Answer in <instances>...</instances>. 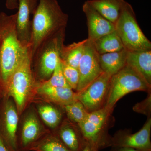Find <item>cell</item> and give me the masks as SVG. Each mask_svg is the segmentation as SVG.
<instances>
[{"label":"cell","mask_w":151,"mask_h":151,"mask_svg":"<svg viewBox=\"0 0 151 151\" xmlns=\"http://www.w3.org/2000/svg\"><path fill=\"white\" fill-rule=\"evenodd\" d=\"M17 14L0 13V85L4 90L9 78L27 51L19 40Z\"/></svg>","instance_id":"cell-1"},{"label":"cell","mask_w":151,"mask_h":151,"mask_svg":"<svg viewBox=\"0 0 151 151\" xmlns=\"http://www.w3.org/2000/svg\"><path fill=\"white\" fill-rule=\"evenodd\" d=\"M68 20V15L63 11L57 0H38L32 17L29 47L32 57L45 40L66 28Z\"/></svg>","instance_id":"cell-2"},{"label":"cell","mask_w":151,"mask_h":151,"mask_svg":"<svg viewBox=\"0 0 151 151\" xmlns=\"http://www.w3.org/2000/svg\"><path fill=\"white\" fill-rule=\"evenodd\" d=\"M37 82L32 70L29 48L9 78L4 90V96L13 99L19 115H21L35 93Z\"/></svg>","instance_id":"cell-3"},{"label":"cell","mask_w":151,"mask_h":151,"mask_svg":"<svg viewBox=\"0 0 151 151\" xmlns=\"http://www.w3.org/2000/svg\"><path fill=\"white\" fill-rule=\"evenodd\" d=\"M65 37L63 29L45 40L32 57V70L37 82L46 81L51 76L60 57Z\"/></svg>","instance_id":"cell-4"},{"label":"cell","mask_w":151,"mask_h":151,"mask_svg":"<svg viewBox=\"0 0 151 151\" xmlns=\"http://www.w3.org/2000/svg\"><path fill=\"white\" fill-rule=\"evenodd\" d=\"M115 31L129 51L151 50V42L138 24L133 7L126 1L116 23Z\"/></svg>","instance_id":"cell-5"},{"label":"cell","mask_w":151,"mask_h":151,"mask_svg":"<svg viewBox=\"0 0 151 151\" xmlns=\"http://www.w3.org/2000/svg\"><path fill=\"white\" fill-rule=\"evenodd\" d=\"M151 86L138 72L126 65L112 76L105 108L113 111L116 103L125 95L135 91L151 92Z\"/></svg>","instance_id":"cell-6"},{"label":"cell","mask_w":151,"mask_h":151,"mask_svg":"<svg viewBox=\"0 0 151 151\" xmlns=\"http://www.w3.org/2000/svg\"><path fill=\"white\" fill-rule=\"evenodd\" d=\"M113 111L105 107L88 113L83 122L77 124L86 142L99 150L111 146V137L108 133Z\"/></svg>","instance_id":"cell-7"},{"label":"cell","mask_w":151,"mask_h":151,"mask_svg":"<svg viewBox=\"0 0 151 151\" xmlns=\"http://www.w3.org/2000/svg\"><path fill=\"white\" fill-rule=\"evenodd\" d=\"M111 76L103 72L86 88L78 92V100L88 113L105 107L108 98Z\"/></svg>","instance_id":"cell-8"},{"label":"cell","mask_w":151,"mask_h":151,"mask_svg":"<svg viewBox=\"0 0 151 151\" xmlns=\"http://www.w3.org/2000/svg\"><path fill=\"white\" fill-rule=\"evenodd\" d=\"M99 55L93 42L87 38L78 66L79 80L76 91L77 93L84 90L104 72L99 62Z\"/></svg>","instance_id":"cell-9"},{"label":"cell","mask_w":151,"mask_h":151,"mask_svg":"<svg viewBox=\"0 0 151 151\" xmlns=\"http://www.w3.org/2000/svg\"><path fill=\"white\" fill-rule=\"evenodd\" d=\"M0 110V132L8 145L13 151H19L17 135L19 114L14 102L11 97L4 96Z\"/></svg>","instance_id":"cell-10"},{"label":"cell","mask_w":151,"mask_h":151,"mask_svg":"<svg viewBox=\"0 0 151 151\" xmlns=\"http://www.w3.org/2000/svg\"><path fill=\"white\" fill-rule=\"evenodd\" d=\"M151 118H148L142 128L134 134L126 130L116 132L111 139V147L132 148L141 151H151Z\"/></svg>","instance_id":"cell-11"},{"label":"cell","mask_w":151,"mask_h":151,"mask_svg":"<svg viewBox=\"0 0 151 151\" xmlns=\"http://www.w3.org/2000/svg\"><path fill=\"white\" fill-rule=\"evenodd\" d=\"M38 0H18L16 26L19 40L24 47H29L32 36L31 15L36 9Z\"/></svg>","instance_id":"cell-12"},{"label":"cell","mask_w":151,"mask_h":151,"mask_svg":"<svg viewBox=\"0 0 151 151\" xmlns=\"http://www.w3.org/2000/svg\"><path fill=\"white\" fill-rule=\"evenodd\" d=\"M49 133L41 124L37 115L30 111L26 115L19 139L17 140L19 151H27L32 145Z\"/></svg>","instance_id":"cell-13"},{"label":"cell","mask_w":151,"mask_h":151,"mask_svg":"<svg viewBox=\"0 0 151 151\" xmlns=\"http://www.w3.org/2000/svg\"><path fill=\"white\" fill-rule=\"evenodd\" d=\"M82 10L87 20L88 31L87 38L89 40L94 42L115 30V24L95 10L87 1L82 6Z\"/></svg>","instance_id":"cell-14"},{"label":"cell","mask_w":151,"mask_h":151,"mask_svg":"<svg viewBox=\"0 0 151 151\" xmlns=\"http://www.w3.org/2000/svg\"><path fill=\"white\" fill-rule=\"evenodd\" d=\"M35 94L44 100L63 108L78 100V94L69 87L44 86L37 82Z\"/></svg>","instance_id":"cell-15"},{"label":"cell","mask_w":151,"mask_h":151,"mask_svg":"<svg viewBox=\"0 0 151 151\" xmlns=\"http://www.w3.org/2000/svg\"><path fill=\"white\" fill-rule=\"evenodd\" d=\"M72 122L63 123L56 134L60 140L70 151H81L88 143L84 139L79 127L76 128Z\"/></svg>","instance_id":"cell-16"},{"label":"cell","mask_w":151,"mask_h":151,"mask_svg":"<svg viewBox=\"0 0 151 151\" xmlns=\"http://www.w3.org/2000/svg\"><path fill=\"white\" fill-rule=\"evenodd\" d=\"M127 64L138 72L151 86V50L128 51Z\"/></svg>","instance_id":"cell-17"},{"label":"cell","mask_w":151,"mask_h":151,"mask_svg":"<svg viewBox=\"0 0 151 151\" xmlns=\"http://www.w3.org/2000/svg\"><path fill=\"white\" fill-rule=\"evenodd\" d=\"M128 52L124 48L119 51L99 55V62L103 72L111 76L119 72L127 64Z\"/></svg>","instance_id":"cell-18"},{"label":"cell","mask_w":151,"mask_h":151,"mask_svg":"<svg viewBox=\"0 0 151 151\" xmlns=\"http://www.w3.org/2000/svg\"><path fill=\"white\" fill-rule=\"evenodd\" d=\"M125 0H88L87 2L101 15L115 24Z\"/></svg>","instance_id":"cell-19"},{"label":"cell","mask_w":151,"mask_h":151,"mask_svg":"<svg viewBox=\"0 0 151 151\" xmlns=\"http://www.w3.org/2000/svg\"><path fill=\"white\" fill-rule=\"evenodd\" d=\"M94 47L99 55L120 51L124 47L116 31L103 36L93 42Z\"/></svg>","instance_id":"cell-20"},{"label":"cell","mask_w":151,"mask_h":151,"mask_svg":"<svg viewBox=\"0 0 151 151\" xmlns=\"http://www.w3.org/2000/svg\"><path fill=\"white\" fill-rule=\"evenodd\" d=\"M87 40V38L67 46L64 45L60 57V60L68 65L78 69Z\"/></svg>","instance_id":"cell-21"},{"label":"cell","mask_w":151,"mask_h":151,"mask_svg":"<svg viewBox=\"0 0 151 151\" xmlns=\"http://www.w3.org/2000/svg\"><path fill=\"white\" fill-rule=\"evenodd\" d=\"M28 151H70L55 134L50 132L32 145Z\"/></svg>","instance_id":"cell-22"},{"label":"cell","mask_w":151,"mask_h":151,"mask_svg":"<svg viewBox=\"0 0 151 151\" xmlns=\"http://www.w3.org/2000/svg\"><path fill=\"white\" fill-rule=\"evenodd\" d=\"M37 112L43 122L52 129L58 127L61 122L62 113L53 105L41 104L38 106Z\"/></svg>","instance_id":"cell-23"},{"label":"cell","mask_w":151,"mask_h":151,"mask_svg":"<svg viewBox=\"0 0 151 151\" xmlns=\"http://www.w3.org/2000/svg\"><path fill=\"white\" fill-rule=\"evenodd\" d=\"M63 108L68 120L72 123L76 124L83 122L89 113L83 104L78 100L74 103L65 105Z\"/></svg>","instance_id":"cell-24"},{"label":"cell","mask_w":151,"mask_h":151,"mask_svg":"<svg viewBox=\"0 0 151 151\" xmlns=\"http://www.w3.org/2000/svg\"><path fill=\"white\" fill-rule=\"evenodd\" d=\"M38 83L44 86L70 88L63 73L60 58L58 60L56 67L50 78L46 81Z\"/></svg>","instance_id":"cell-25"},{"label":"cell","mask_w":151,"mask_h":151,"mask_svg":"<svg viewBox=\"0 0 151 151\" xmlns=\"http://www.w3.org/2000/svg\"><path fill=\"white\" fill-rule=\"evenodd\" d=\"M60 62L63 73L67 84L71 89L76 91L79 80L78 69L68 65L61 60Z\"/></svg>","instance_id":"cell-26"},{"label":"cell","mask_w":151,"mask_h":151,"mask_svg":"<svg viewBox=\"0 0 151 151\" xmlns=\"http://www.w3.org/2000/svg\"><path fill=\"white\" fill-rule=\"evenodd\" d=\"M151 94L149 92L148 95L145 100L140 103H137L133 108L135 112L142 113L151 118Z\"/></svg>","instance_id":"cell-27"},{"label":"cell","mask_w":151,"mask_h":151,"mask_svg":"<svg viewBox=\"0 0 151 151\" xmlns=\"http://www.w3.org/2000/svg\"><path fill=\"white\" fill-rule=\"evenodd\" d=\"M0 151H13L8 145L0 132Z\"/></svg>","instance_id":"cell-28"},{"label":"cell","mask_w":151,"mask_h":151,"mask_svg":"<svg viewBox=\"0 0 151 151\" xmlns=\"http://www.w3.org/2000/svg\"><path fill=\"white\" fill-rule=\"evenodd\" d=\"M6 6L8 9H17L18 8V0H6Z\"/></svg>","instance_id":"cell-29"},{"label":"cell","mask_w":151,"mask_h":151,"mask_svg":"<svg viewBox=\"0 0 151 151\" xmlns=\"http://www.w3.org/2000/svg\"><path fill=\"white\" fill-rule=\"evenodd\" d=\"M110 151H141L132 148L125 147H111Z\"/></svg>","instance_id":"cell-30"},{"label":"cell","mask_w":151,"mask_h":151,"mask_svg":"<svg viewBox=\"0 0 151 151\" xmlns=\"http://www.w3.org/2000/svg\"><path fill=\"white\" fill-rule=\"evenodd\" d=\"M99 150L97 147L88 144L81 151H99Z\"/></svg>","instance_id":"cell-31"},{"label":"cell","mask_w":151,"mask_h":151,"mask_svg":"<svg viewBox=\"0 0 151 151\" xmlns=\"http://www.w3.org/2000/svg\"><path fill=\"white\" fill-rule=\"evenodd\" d=\"M4 97V94H3V90L1 89V85H0V104L1 103V101Z\"/></svg>","instance_id":"cell-32"}]
</instances>
